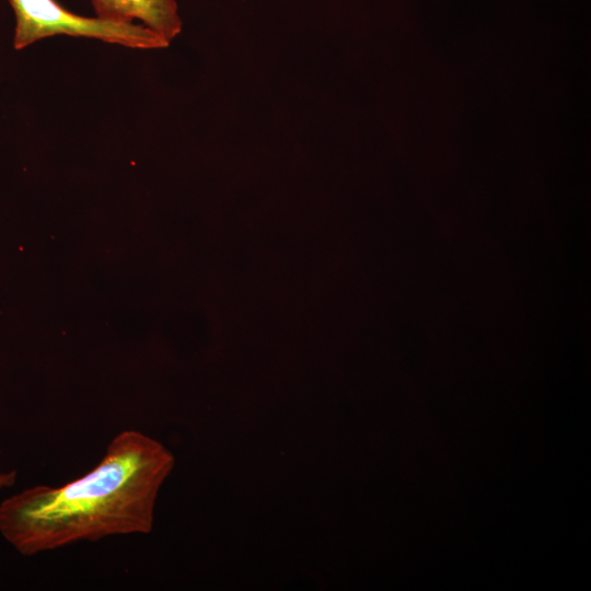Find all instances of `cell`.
<instances>
[{
  "label": "cell",
  "instance_id": "cell-4",
  "mask_svg": "<svg viewBox=\"0 0 591 591\" xmlns=\"http://www.w3.org/2000/svg\"><path fill=\"white\" fill-rule=\"evenodd\" d=\"M16 471H1L0 472V490L12 487L16 482Z\"/></svg>",
  "mask_w": 591,
  "mask_h": 591
},
{
  "label": "cell",
  "instance_id": "cell-2",
  "mask_svg": "<svg viewBox=\"0 0 591 591\" xmlns=\"http://www.w3.org/2000/svg\"><path fill=\"white\" fill-rule=\"evenodd\" d=\"M15 14L13 45L23 49L45 37H89L130 48L158 49L170 43L140 23H114L72 13L56 0H9Z\"/></svg>",
  "mask_w": 591,
  "mask_h": 591
},
{
  "label": "cell",
  "instance_id": "cell-3",
  "mask_svg": "<svg viewBox=\"0 0 591 591\" xmlns=\"http://www.w3.org/2000/svg\"><path fill=\"white\" fill-rule=\"evenodd\" d=\"M96 18L147 26L171 43L182 32L176 0H91Z\"/></svg>",
  "mask_w": 591,
  "mask_h": 591
},
{
  "label": "cell",
  "instance_id": "cell-1",
  "mask_svg": "<svg viewBox=\"0 0 591 591\" xmlns=\"http://www.w3.org/2000/svg\"><path fill=\"white\" fill-rule=\"evenodd\" d=\"M174 466L172 453L136 429L116 434L85 475L59 487L37 485L0 503V533L33 556L80 541L147 534L159 490Z\"/></svg>",
  "mask_w": 591,
  "mask_h": 591
}]
</instances>
